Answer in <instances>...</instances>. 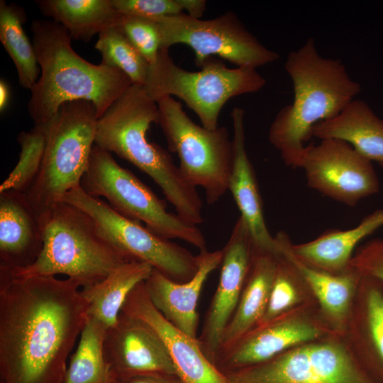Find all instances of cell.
<instances>
[{"instance_id": "1", "label": "cell", "mask_w": 383, "mask_h": 383, "mask_svg": "<svg viewBox=\"0 0 383 383\" xmlns=\"http://www.w3.org/2000/svg\"><path fill=\"white\" fill-rule=\"evenodd\" d=\"M87 318L74 280L19 277L0 267L1 383H62Z\"/></svg>"}, {"instance_id": "2", "label": "cell", "mask_w": 383, "mask_h": 383, "mask_svg": "<svg viewBox=\"0 0 383 383\" xmlns=\"http://www.w3.org/2000/svg\"><path fill=\"white\" fill-rule=\"evenodd\" d=\"M284 67L292 81L294 101L278 111L268 139L286 165L299 168L312 127L338 116L361 87L340 60L322 57L312 38L288 54Z\"/></svg>"}, {"instance_id": "3", "label": "cell", "mask_w": 383, "mask_h": 383, "mask_svg": "<svg viewBox=\"0 0 383 383\" xmlns=\"http://www.w3.org/2000/svg\"><path fill=\"white\" fill-rule=\"evenodd\" d=\"M30 30L40 68L28 103L34 124L49 121L62 104L76 100L91 101L99 118L132 84L121 70L81 57L68 32L55 21L35 19Z\"/></svg>"}, {"instance_id": "4", "label": "cell", "mask_w": 383, "mask_h": 383, "mask_svg": "<svg viewBox=\"0 0 383 383\" xmlns=\"http://www.w3.org/2000/svg\"><path fill=\"white\" fill-rule=\"evenodd\" d=\"M157 121V103L143 85L132 84L98 119L95 145L148 174L177 214L198 226L204 218L196 188L185 180L168 151L148 140L151 124Z\"/></svg>"}, {"instance_id": "5", "label": "cell", "mask_w": 383, "mask_h": 383, "mask_svg": "<svg viewBox=\"0 0 383 383\" xmlns=\"http://www.w3.org/2000/svg\"><path fill=\"white\" fill-rule=\"evenodd\" d=\"M129 261L133 260L104 237L89 215L62 201L43 226V248L35 261L23 268L3 267L19 277L65 274L82 289Z\"/></svg>"}, {"instance_id": "6", "label": "cell", "mask_w": 383, "mask_h": 383, "mask_svg": "<svg viewBox=\"0 0 383 383\" xmlns=\"http://www.w3.org/2000/svg\"><path fill=\"white\" fill-rule=\"evenodd\" d=\"M99 118L89 101L61 105L49 120V131L40 170L23 193L43 229L54 207L70 191L81 187L91 150Z\"/></svg>"}, {"instance_id": "7", "label": "cell", "mask_w": 383, "mask_h": 383, "mask_svg": "<svg viewBox=\"0 0 383 383\" xmlns=\"http://www.w3.org/2000/svg\"><path fill=\"white\" fill-rule=\"evenodd\" d=\"M266 79L257 69L229 68L221 60H207L199 71L177 65L169 49L161 48L156 60L149 65L144 87L156 102L166 96L183 101L199 117L202 126L213 130L226 103L231 98L259 91Z\"/></svg>"}, {"instance_id": "8", "label": "cell", "mask_w": 383, "mask_h": 383, "mask_svg": "<svg viewBox=\"0 0 383 383\" xmlns=\"http://www.w3.org/2000/svg\"><path fill=\"white\" fill-rule=\"evenodd\" d=\"M81 188L96 198L105 197L119 213L141 221L150 231L167 239H179L206 250L205 237L198 226L167 211L164 200L131 171L119 165L111 154L94 145Z\"/></svg>"}, {"instance_id": "9", "label": "cell", "mask_w": 383, "mask_h": 383, "mask_svg": "<svg viewBox=\"0 0 383 383\" xmlns=\"http://www.w3.org/2000/svg\"><path fill=\"white\" fill-rule=\"evenodd\" d=\"M157 103V125L170 151L179 159L183 177L191 186L203 188L208 204L216 203L228 190L232 168L233 141L227 128L209 130L196 124L172 96Z\"/></svg>"}, {"instance_id": "10", "label": "cell", "mask_w": 383, "mask_h": 383, "mask_svg": "<svg viewBox=\"0 0 383 383\" xmlns=\"http://www.w3.org/2000/svg\"><path fill=\"white\" fill-rule=\"evenodd\" d=\"M62 201L89 215L104 237L130 260L147 262L179 283L190 280L196 274L197 255L119 213L99 198L87 194L81 187L67 192Z\"/></svg>"}, {"instance_id": "11", "label": "cell", "mask_w": 383, "mask_h": 383, "mask_svg": "<svg viewBox=\"0 0 383 383\" xmlns=\"http://www.w3.org/2000/svg\"><path fill=\"white\" fill-rule=\"evenodd\" d=\"M155 21L160 33L161 48L169 49L176 44L188 45L193 50L196 65L199 67L212 56L237 67L255 69L279 58L277 52L264 46L232 11L205 20L183 12Z\"/></svg>"}, {"instance_id": "12", "label": "cell", "mask_w": 383, "mask_h": 383, "mask_svg": "<svg viewBox=\"0 0 383 383\" xmlns=\"http://www.w3.org/2000/svg\"><path fill=\"white\" fill-rule=\"evenodd\" d=\"M223 374L229 383H382L333 342L302 344Z\"/></svg>"}, {"instance_id": "13", "label": "cell", "mask_w": 383, "mask_h": 383, "mask_svg": "<svg viewBox=\"0 0 383 383\" xmlns=\"http://www.w3.org/2000/svg\"><path fill=\"white\" fill-rule=\"evenodd\" d=\"M299 168L310 188L348 206L379 190L372 162L342 140L324 139L306 145Z\"/></svg>"}, {"instance_id": "14", "label": "cell", "mask_w": 383, "mask_h": 383, "mask_svg": "<svg viewBox=\"0 0 383 383\" xmlns=\"http://www.w3.org/2000/svg\"><path fill=\"white\" fill-rule=\"evenodd\" d=\"M253 240L246 222L240 216L222 249L221 274L216 290L197 337L200 347L214 364L223 333L240 300L250 268Z\"/></svg>"}, {"instance_id": "15", "label": "cell", "mask_w": 383, "mask_h": 383, "mask_svg": "<svg viewBox=\"0 0 383 383\" xmlns=\"http://www.w3.org/2000/svg\"><path fill=\"white\" fill-rule=\"evenodd\" d=\"M121 313L140 321L159 337L183 383H229L205 355L197 338L178 329L155 306L145 282L132 290Z\"/></svg>"}, {"instance_id": "16", "label": "cell", "mask_w": 383, "mask_h": 383, "mask_svg": "<svg viewBox=\"0 0 383 383\" xmlns=\"http://www.w3.org/2000/svg\"><path fill=\"white\" fill-rule=\"evenodd\" d=\"M104 351L110 379L149 373L177 374L159 337L140 321L122 313L106 328Z\"/></svg>"}, {"instance_id": "17", "label": "cell", "mask_w": 383, "mask_h": 383, "mask_svg": "<svg viewBox=\"0 0 383 383\" xmlns=\"http://www.w3.org/2000/svg\"><path fill=\"white\" fill-rule=\"evenodd\" d=\"M320 330L310 323L280 318L255 327L228 348L218 353L214 365L223 373L267 361L317 338Z\"/></svg>"}, {"instance_id": "18", "label": "cell", "mask_w": 383, "mask_h": 383, "mask_svg": "<svg viewBox=\"0 0 383 383\" xmlns=\"http://www.w3.org/2000/svg\"><path fill=\"white\" fill-rule=\"evenodd\" d=\"M198 270L194 277L183 283L176 282L153 269L145 281L148 295L165 318L178 329L197 338L198 301L210 274L221 266L223 250L200 251Z\"/></svg>"}, {"instance_id": "19", "label": "cell", "mask_w": 383, "mask_h": 383, "mask_svg": "<svg viewBox=\"0 0 383 383\" xmlns=\"http://www.w3.org/2000/svg\"><path fill=\"white\" fill-rule=\"evenodd\" d=\"M244 116L242 108L233 109V162L228 190L248 225L255 245L279 256V245L267 227L255 170L245 148Z\"/></svg>"}, {"instance_id": "20", "label": "cell", "mask_w": 383, "mask_h": 383, "mask_svg": "<svg viewBox=\"0 0 383 383\" xmlns=\"http://www.w3.org/2000/svg\"><path fill=\"white\" fill-rule=\"evenodd\" d=\"M43 245V227L23 194L0 192V266L28 267L35 261Z\"/></svg>"}, {"instance_id": "21", "label": "cell", "mask_w": 383, "mask_h": 383, "mask_svg": "<svg viewBox=\"0 0 383 383\" xmlns=\"http://www.w3.org/2000/svg\"><path fill=\"white\" fill-rule=\"evenodd\" d=\"M277 263V256L253 245L251 262L242 294L235 313L223 333L218 353L231 347L261 321L274 279Z\"/></svg>"}, {"instance_id": "22", "label": "cell", "mask_w": 383, "mask_h": 383, "mask_svg": "<svg viewBox=\"0 0 383 383\" xmlns=\"http://www.w3.org/2000/svg\"><path fill=\"white\" fill-rule=\"evenodd\" d=\"M311 136L344 140L383 167V120L364 101L353 99L335 117L315 124Z\"/></svg>"}, {"instance_id": "23", "label": "cell", "mask_w": 383, "mask_h": 383, "mask_svg": "<svg viewBox=\"0 0 383 383\" xmlns=\"http://www.w3.org/2000/svg\"><path fill=\"white\" fill-rule=\"evenodd\" d=\"M383 226V208L366 216L350 229L326 231L310 242L292 245L294 254L301 261L315 268L340 273L351 261L353 250L363 238Z\"/></svg>"}, {"instance_id": "24", "label": "cell", "mask_w": 383, "mask_h": 383, "mask_svg": "<svg viewBox=\"0 0 383 383\" xmlns=\"http://www.w3.org/2000/svg\"><path fill=\"white\" fill-rule=\"evenodd\" d=\"M42 13L61 25L72 39L89 42L94 35L119 27L123 15L112 0H38Z\"/></svg>"}, {"instance_id": "25", "label": "cell", "mask_w": 383, "mask_h": 383, "mask_svg": "<svg viewBox=\"0 0 383 383\" xmlns=\"http://www.w3.org/2000/svg\"><path fill=\"white\" fill-rule=\"evenodd\" d=\"M153 267L147 262L129 261L113 270L101 281L81 289L88 304V316L106 328L113 326L132 290L150 275Z\"/></svg>"}, {"instance_id": "26", "label": "cell", "mask_w": 383, "mask_h": 383, "mask_svg": "<svg viewBox=\"0 0 383 383\" xmlns=\"http://www.w3.org/2000/svg\"><path fill=\"white\" fill-rule=\"evenodd\" d=\"M282 250L295 265L304 282L311 289L323 310L336 320L346 316L356 280L362 274L350 264L343 272L331 273L304 262L293 252L289 237L284 231L275 235Z\"/></svg>"}, {"instance_id": "27", "label": "cell", "mask_w": 383, "mask_h": 383, "mask_svg": "<svg viewBox=\"0 0 383 383\" xmlns=\"http://www.w3.org/2000/svg\"><path fill=\"white\" fill-rule=\"evenodd\" d=\"M26 19L23 8L0 1L1 43L16 67L19 84L30 90L40 77V68L33 43L23 28Z\"/></svg>"}, {"instance_id": "28", "label": "cell", "mask_w": 383, "mask_h": 383, "mask_svg": "<svg viewBox=\"0 0 383 383\" xmlns=\"http://www.w3.org/2000/svg\"><path fill=\"white\" fill-rule=\"evenodd\" d=\"M106 328L97 319L88 316L62 383H109L104 351Z\"/></svg>"}, {"instance_id": "29", "label": "cell", "mask_w": 383, "mask_h": 383, "mask_svg": "<svg viewBox=\"0 0 383 383\" xmlns=\"http://www.w3.org/2000/svg\"><path fill=\"white\" fill-rule=\"evenodd\" d=\"M48 131L49 121L34 124L29 131L18 134L19 158L15 167L0 185V192L13 190L24 193L33 183L43 164Z\"/></svg>"}, {"instance_id": "30", "label": "cell", "mask_w": 383, "mask_h": 383, "mask_svg": "<svg viewBox=\"0 0 383 383\" xmlns=\"http://www.w3.org/2000/svg\"><path fill=\"white\" fill-rule=\"evenodd\" d=\"M94 48L101 55V63L123 72L132 84L144 85L150 64L119 27L99 33Z\"/></svg>"}, {"instance_id": "31", "label": "cell", "mask_w": 383, "mask_h": 383, "mask_svg": "<svg viewBox=\"0 0 383 383\" xmlns=\"http://www.w3.org/2000/svg\"><path fill=\"white\" fill-rule=\"evenodd\" d=\"M365 288V322L371 358L381 370L383 383V282L362 274Z\"/></svg>"}, {"instance_id": "32", "label": "cell", "mask_w": 383, "mask_h": 383, "mask_svg": "<svg viewBox=\"0 0 383 383\" xmlns=\"http://www.w3.org/2000/svg\"><path fill=\"white\" fill-rule=\"evenodd\" d=\"M295 271V266L281 250V254L277 257L275 276L267 307L257 326L267 323L281 316L296 301L297 292L293 282Z\"/></svg>"}, {"instance_id": "33", "label": "cell", "mask_w": 383, "mask_h": 383, "mask_svg": "<svg viewBox=\"0 0 383 383\" xmlns=\"http://www.w3.org/2000/svg\"><path fill=\"white\" fill-rule=\"evenodd\" d=\"M119 28L149 64L156 60L161 36L155 21L123 15Z\"/></svg>"}, {"instance_id": "34", "label": "cell", "mask_w": 383, "mask_h": 383, "mask_svg": "<svg viewBox=\"0 0 383 383\" xmlns=\"http://www.w3.org/2000/svg\"><path fill=\"white\" fill-rule=\"evenodd\" d=\"M122 15L156 21L183 13L180 0H112Z\"/></svg>"}, {"instance_id": "35", "label": "cell", "mask_w": 383, "mask_h": 383, "mask_svg": "<svg viewBox=\"0 0 383 383\" xmlns=\"http://www.w3.org/2000/svg\"><path fill=\"white\" fill-rule=\"evenodd\" d=\"M362 274L383 282V240L374 239L365 245L350 263Z\"/></svg>"}, {"instance_id": "36", "label": "cell", "mask_w": 383, "mask_h": 383, "mask_svg": "<svg viewBox=\"0 0 383 383\" xmlns=\"http://www.w3.org/2000/svg\"><path fill=\"white\" fill-rule=\"evenodd\" d=\"M109 383H183L175 374L149 373L126 377H113Z\"/></svg>"}, {"instance_id": "37", "label": "cell", "mask_w": 383, "mask_h": 383, "mask_svg": "<svg viewBox=\"0 0 383 383\" xmlns=\"http://www.w3.org/2000/svg\"><path fill=\"white\" fill-rule=\"evenodd\" d=\"M183 11L191 17L200 18L206 9L205 0H180Z\"/></svg>"}, {"instance_id": "38", "label": "cell", "mask_w": 383, "mask_h": 383, "mask_svg": "<svg viewBox=\"0 0 383 383\" xmlns=\"http://www.w3.org/2000/svg\"><path fill=\"white\" fill-rule=\"evenodd\" d=\"M10 88L8 83L1 79L0 80V111L4 112L7 108L10 101Z\"/></svg>"}]
</instances>
